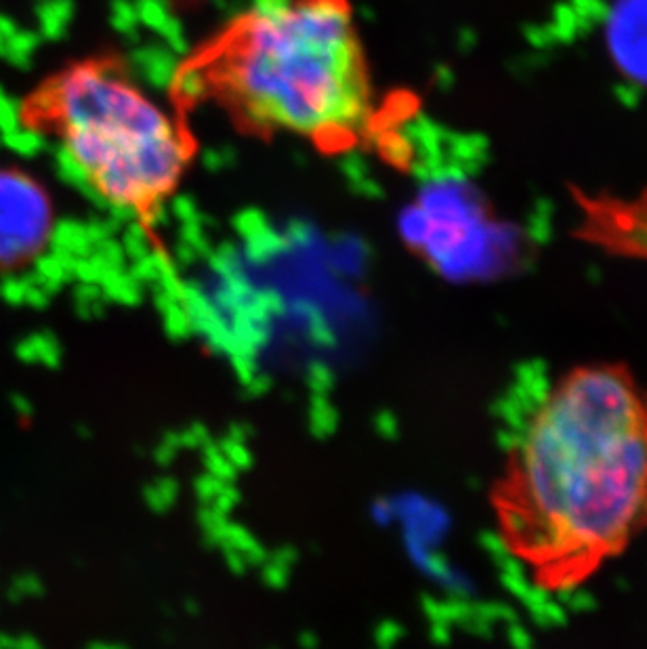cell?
Wrapping results in <instances>:
<instances>
[{
  "instance_id": "6da1fadb",
  "label": "cell",
  "mask_w": 647,
  "mask_h": 649,
  "mask_svg": "<svg viewBox=\"0 0 647 649\" xmlns=\"http://www.w3.org/2000/svg\"><path fill=\"white\" fill-rule=\"evenodd\" d=\"M500 542L536 589H580L647 534V385L624 362L568 368L490 488Z\"/></svg>"
},
{
  "instance_id": "7a4b0ae2",
  "label": "cell",
  "mask_w": 647,
  "mask_h": 649,
  "mask_svg": "<svg viewBox=\"0 0 647 649\" xmlns=\"http://www.w3.org/2000/svg\"><path fill=\"white\" fill-rule=\"evenodd\" d=\"M171 108L326 156L364 148L383 116L351 0H250L177 66Z\"/></svg>"
},
{
  "instance_id": "3957f363",
  "label": "cell",
  "mask_w": 647,
  "mask_h": 649,
  "mask_svg": "<svg viewBox=\"0 0 647 649\" xmlns=\"http://www.w3.org/2000/svg\"><path fill=\"white\" fill-rule=\"evenodd\" d=\"M19 122L51 143L97 200L145 232L164 215L198 152L190 120L152 99L108 53L40 80L22 99Z\"/></svg>"
},
{
  "instance_id": "277c9868",
  "label": "cell",
  "mask_w": 647,
  "mask_h": 649,
  "mask_svg": "<svg viewBox=\"0 0 647 649\" xmlns=\"http://www.w3.org/2000/svg\"><path fill=\"white\" fill-rule=\"evenodd\" d=\"M55 208L43 183L0 166V274L32 265L53 238Z\"/></svg>"
},
{
  "instance_id": "5b68a950",
  "label": "cell",
  "mask_w": 647,
  "mask_h": 649,
  "mask_svg": "<svg viewBox=\"0 0 647 649\" xmlns=\"http://www.w3.org/2000/svg\"><path fill=\"white\" fill-rule=\"evenodd\" d=\"M608 47L622 74L647 85V0H618L608 19Z\"/></svg>"
}]
</instances>
